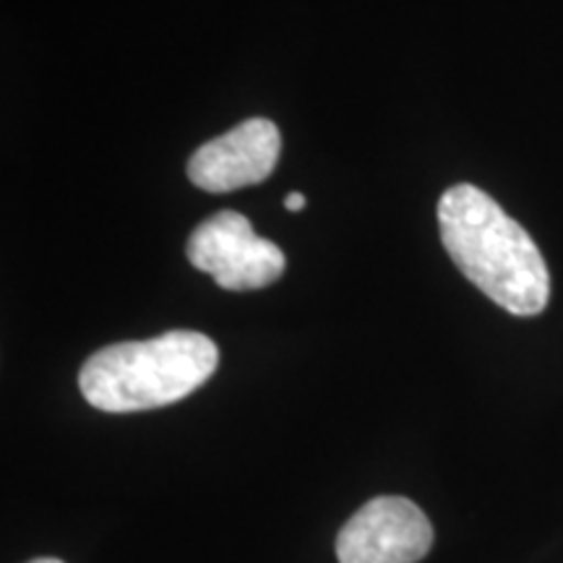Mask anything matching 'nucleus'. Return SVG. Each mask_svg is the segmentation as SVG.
<instances>
[{"label": "nucleus", "mask_w": 563, "mask_h": 563, "mask_svg": "<svg viewBox=\"0 0 563 563\" xmlns=\"http://www.w3.org/2000/svg\"><path fill=\"white\" fill-rule=\"evenodd\" d=\"M441 241L477 290L514 316H538L551 298L545 258L522 224L481 188L460 183L439 201Z\"/></svg>", "instance_id": "obj_1"}, {"label": "nucleus", "mask_w": 563, "mask_h": 563, "mask_svg": "<svg viewBox=\"0 0 563 563\" xmlns=\"http://www.w3.org/2000/svg\"><path fill=\"white\" fill-rule=\"evenodd\" d=\"M220 350L199 332H165L144 342L97 350L81 365L79 389L102 412H141L175 405L217 371Z\"/></svg>", "instance_id": "obj_2"}, {"label": "nucleus", "mask_w": 563, "mask_h": 563, "mask_svg": "<svg viewBox=\"0 0 563 563\" xmlns=\"http://www.w3.org/2000/svg\"><path fill=\"white\" fill-rule=\"evenodd\" d=\"M186 256L224 290H262L285 274L279 245L258 238L238 211H220L201 222L188 238Z\"/></svg>", "instance_id": "obj_3"}, {"label": "nucleus", "mask_w": 563, "mask_h": 563, "mask_svg": "<svg viewBox=\"0 0 563 563\" xmlns=\"http://www.w3.org/2000/svg\"><path fill=\"white\" fill-rule=\"evenodd\" d=\"M433 548V525L418 504L378 496L344 522L336 538L340 563H418Z\"/></svg>", "instance_id": "obj_4"}, {"label": "nucleus", "mask_w": 563, "mask_h": 563, "mask_svg": "<svg viewBox=\"0 0 563 563\" xmlns=\"http://www.w3.org/2000/svg\"><path fill=\"white\" fill-rule=\"evenodd\" d=\"M282 152L279 129L266 118H251L207 141L188 162V178L209 194H230L269 178Z\"/></svg>", "instance_id": "obj_5"}, {"label": "nucleus", "mask_w": 563, "mask_h": 563, "mask_svg": "<svg viewBox=\"0 0 563 563\" xmlns=\"http://www.w3.org/2000/svg\"><path fill=\"white\" fill-rule=\"evenodd\" d=\"M285 209L287 211H300V209H306V196L302 194H290L285 199Z\"/></svg>", "instance_id": "obj_6"}, {"label": "nucleus", "mask_w": 563, "mask_h": 563, "mask_svg": "<svg viewBox=\"0 0 563 563\" xmlns=\"http://www.w3.org/2000/svg\"><path fill=\"white\" fill-rule=\"evenodd\" d=\"M30 563H63V561H58V559H34Z\"/></svg>", "instance_id": "obj_7"}]
</instances>
